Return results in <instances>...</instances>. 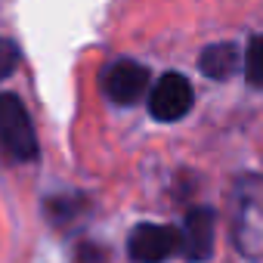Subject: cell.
Returning a JSON list of instances; mask_svg holds the SVG:
<instances>
[{"mask_svg": "<svg viewBox=\"0 0 263 263\" xmlns=\"http://www.w3.org/2000/svg\"><path fill=\"white\" fill-rule=\"evenodd\" d=\"M235 245L241 254L263 257V180L260 177L245 180L238 189Z\"/></svg>", "mask_w": 263, "mask_h": 263, "instance_id": "6da1fadb", "label": "cell"}, {"mask_svg": "<svg viewBox=\"0 0 263 263\" xmlns=\"http://www.w3.org/2000/svg\"><path fill=\"white\" fill-rule=\"evenodd\" d=\"M0 143L19 161L37 158V137H34L31 118H28L22 99L13 93H0Z\"/></svg>", "mask_w": 263, "mask_h": 263, "instance_id": "7a4b0ae2", "label": "cell"}, {"mask_svg": "<svg viewBox=\"0 0 263 263\" xmlns=\"http://www.w3.org/2000/svg\"><path fill=\"white\" fill-rule=\"evenodd\" d=\"M195 102V90L186 74L167 71L149 93V111L155 121H180Z\"/></svg>", "mask_w": 263, "mask_h": 263, "instance_id": "3957f363", "label": "cell"}, {"mask_svg": "<svg viewBox=\"0 0 263 263\" xmlns=\"http://www.w3.org/2000/svg\"><path fill=\"white\" fill-rule=\"evenodd\" d=\"M102 90L118 105H134L149 90V68L134 59H118L102 71Z\"/></svg>", "mask_w": 263, "mask_h": 263, "instance_id": "277c9868", "label": "cell"}, {"mask_svg": "<svg viewBox=\"0 0 263 263\" xmlns=\"http://www.w3.org/2000/svg\"><path fill=\"white\" fill-rule=\"evenodd\" d=\"M177 251H180V229L161 223H140L127 241V254L137 263H161Z\"/></svg>", "mask_w": 263, "mask_h": 263, "instance_id": "5b68a950", "label": "cell"}, {"mask_svg": "<svg viewBox=\"0 0 263 263\" xmlns=\"http://www.w3.org/2000/svg\"><path fill=\"white\" fill-rule=\"evenodd\" d=\"M214 229L217 214L211 208H192L180 229V254L189 263H204L214 254Z\"/></svg>", "mask_w": 263, "mask_h": 263, "instance_id": "8992f818", "label": "cell"}, {"mask_svg": "<svg viewBox=\"0 0 263 263\" xmlns=\"http://www.w3.org/2000/svg\"><path fill=\"white\" fill-rule=\"evenodd\" d=\"M198 68L211 78V81H226L241 68V53L235 44H211L201 50L198 56Z\"/></svg>", "mask_w": 263, "mask_h": 263, "instance_id": "52a82bcc", "label": "cell"}, {"mask_svg": "<svg viewBox=\"0 0 263 263\" xmlns=\"http://www.w3.org/2000/svg\"><path fill=\"white\" fill-rule=\"evenodd\" d=\"M245 78L251 87H263V34L248 41V53H245Z\"/></svg>", "mask_w": 263, "mask_h": 263, "instance_id": "ba28073f", "label": "cell"}, {"mask_svg": "<svg viewBox=\"0 0 263 263\" xmlns=\"http://www.w3.org/2000/svg\"><path fill=\"white\" fill-rule=\"evenodd\" d=\"M19 65V47L7 37H0V81H4L7 74H13Z\"/></svg>", "mask_w": 263, "mask_h": 263, "instance_id": "9c48e42d", "label": "cell"}]
</instances>
